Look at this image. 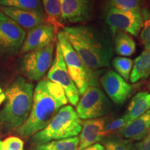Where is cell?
<instances>
[{"instance_id": "cell-16", "label": "cell", "mask_w": 150, "mask_h": 150, "mask_svg": "<svg viewBox=\"0 0 150 150\" xmlns=\"http://www.w3.org/2000/svg\"><path fill=\"white\" fill-rule=\"evenodd\" d=\"M149 132L150 109L118 131L117 136L120 138L140 141L147 138Z\"/></svg>"}, {"instance_id": "cell-31", "label": "cell", "mask_w": 150, "mask_h": 150, "mask_svg": "<svg viewBox=\"0 0 150 150\" xmlns=\"http://www.w3.org/2000/svg\"><path fill=\"white\" fill-rule=\"evenodd\" d=\"M146 87H147L148 91H150V78L149 79V80H148L147 83V86H146Z\"/></svg>"}, {"instance_id": "cell-21", "label": "cell", "mask_w": 150, "mask_h": 150, "mask_svg": "<svg viewBox=\"0 0 150 150\" xmlns=\"http://www.w3.org/2000/svg\"><path fill=\"white\" fill-rule=\"evenodd\" d=\"M79 136L53 140L42 145H35L33 150H79Z\"/></svg>"}, {"instance_id": "cell-19", "label": "cell", "mask_w": 150, "mask_h": 150, "mask_svg": "<svg viewBox=\"0 0 150 150\" xmlns=\"http://www.w3.org/2000/svg\"><path fill=\"white\" fill-rule=\"evenodd\" d=\"M46 22L53 25L56 31L64 27L61 18V10L59 0H40Z\"/></svg>"}, {"instance_id": "cell-7", "label": "cell", "mask_w": 150, "mask_h": 150, "mask_svg": "<svg viewBox=\"0 0 150 150\" xmlns=\"http://www.w3.org/2000/svg\"><path fill=\"white\" fill-rule=\"evenodd\" d=\"M54 44L25 54L22 59L21 70L30 81L41 80L53 63Z\"/></svg>"}, {"instance_id": "cell-9", "label": "cell", "mask_w": 150, "mask_h": 150, "mask_svg": "<svg viewBox=\"0 0 150 150\" xmlns=\"http://www.w3.org/2000/svg\"><path fill=\"white\" fill-rule=\"evenodd\" d=\"M25 38L24 29L0 11V55L16 54L21 50Z\"/></svg>"}, {"instance_id": "cell-11", "label": "cell", "mask_w": 150, "mask_h": 150, "mask_svg": "<svg viewBox=\"0 0 150 150\" xmlns=\"http://www.w3.org/2000/svg\"><path fill=\"white\" fill-rule=\"evenodd\" d=\"M100 83L110 100L122 104L132 93L134 87L113 70H108L100 79Z\"/></svg>"}, {"instance_id": "cell-23", "label": "cell", "mask_w": 150, "mask_h": 150, "mask_svg": "<svg viewBox=\"0 0 150 150\" xmlns=\"http://www.w3.org/2000/svg\"><path fill=\"white\" fill-rule=\"evenodd\" d=\"M102 141L105 150H135L133 140L120 137L110 136Z\"/></svg>"}, {"instance_id": "cell-5", "label": "cell", "mask_w": 150, "mask_h": 150, "mask_svg": "<svg viewBox=\"0 0 150 150\" xmlns=\"http://www.w3.org/2000/svg\"><path fill=\"white\" fill-rule=\"evenodd\" d=\"M57 39L67 70L77 88L79 95H83L86 90L91 86L98 87L100 70H93L86 66L61 31L58 33Z\"/></svg>"}, {"instance_id": "cell-27", "label": "cell", "mask_w": 150, "mask_h": 150, "mask_svg": "<svg viewBox=\"0 0 150 150\" xmlns=\"http://www.w3.org/2000/svg\"><path fill=\"white\" fill-rule=\"evenodd\" d=\"M127 125V122L125 117H120L118 119L114 120L109 122L108 121L106 125H105L103 129V136L104 139L106 137L112 136L114 132H117L125 126Z\"/></svg>"}, {"instance_id": "cell-1", "label": "cell", "mask_w": 150, "mask_h": 150, "mask_svg": "<svg viewBox=\"0 0 150 150\" xmlns=\"http://www.w3.org/2000/svg\"><path fill=\"white\" fill-rule=\"evenodd\" d=\"M68 103L63 89L58 84L43 78L34 88L32 107L29 117L17 132L23 138L32 137L53 119L59 110Z\"/></svg>"}, {"instance_id": "cell-8", "label": "cell", "mask_w": 150, "mask_h": 150, "mask_svg": "<svg viewBox=\"0 0 150 150\" xmlns=\"http://www.w3.org/2000/svg\"><path fill=\"white\" fill-rule=\"evenodd\" d=\"M49 80L59 85L65 92L68 102L76 106L79 100V92L71 78L65 65L59 42L56 43L55 56L47 73Z\"/></svg>"}, {"instance_id": "cell-26", "label": "cell", "mask_w": 150, "mask_h": 150, "mask_svg": "<svg viewBox=\"0 0 150 150\" xmlns=\"http://www.w3.org/2000/svg\"><path fill=\"white\" fill-rule=\"evenodd\" d=\"M142 27L140 30V39L145 50H150V10L142 8Z\"/></svg>"}, {"instance_id": "cell-2", "label": "cell", "mask_w": 150, "mask_h": 150, "mask_svg": "<svg viewBox=\"0 0 150 150\" xmlns=\"http://www.w3.org/2000/svg\"><path fill=\"white\" fill-rule=\"evenodd\" d=\"M61 31L88 68L97 71L109 67L113 50L102 31L88 26L64 27Z\"/></svg>"}, {"instance_id": "cell-30", "label": "cell", "mask_w": 150, "mask_h": 150, "mask_svg": "<svg viewBox=\"0 0 150 150\" xmlns=\"http://www.w3.org/2000/svg\"><path fill=\"white\" fill-rule=\"evenodd\" d=\"M83 150H105L104 146L99 143L94 144V145L90 146V147L86 148Z\"/></svg>"}, {"instance_id": "cell-15", "label": "cell", "mask_w": 150, "mask_h": 150, "mask_svg": "<svg viewBox=\"0 0 150 150\" xmlns=\"http://www.w3.org/2000/svg\"><path fill=\"white\" fill-rule=\"evenodd\" d=\"M0 11L22 29L30 30L46 22V18L38 13L11 7H0Z\"/></svg>"}, {"instance_id": "cell-3", "label": "cell", "mask_w": 150, "mask_h": 150, "mask_svg": "<svg viewBox=\"0 0 150 150\" xmlns=\"http://www.w3.org/2000/svg\"><path fill=\"white\" fill-rule=\"evenodd\" d=\"M34 86L18 76L4 93L5 103L0 110V123L7 131L18 129L25 122L32 107Z\"/></svg>"}, {"instance_id": "cell-18", "label": "cell", "mask_w": 150, "mask_h": 150, "mask_svg": "<svg viewBox=\"0 0 150 150\" xmlns=\"http://www.w3.org/2000/svg\"><path fill=\"white\" fill-rule=\"evenodd\" d=\"M150 76V50H144L135 59L130 75V81L136 83L145 79Z\"/></svg>"}, {"instance_id": "cell-29", "label": "cell", "mask_w": 150, "mask_h": 150, "mask_svg": "<svg viewBox=\"0 0 150 150\" xmlns=\"http://www.w3.org/2000/svg\"><path fill=\"white\" fill-rule=\"evenodd\" d=\"M135 150H150V137L140 140L134 145Z\"/></svg>"}, {"instance_id": "cell-20", "label": "cell", "mask_w": 150, "mask_h": 150, "mask_svg": "<svg viewBox=\"0 0 150 150\" xmlns=\"http://www.w3.org/2000/svg\"><path fill=\"white\" fill-rule=\"evenodd\" d=\"M136 50V42L129 33L117 31L115 37V51L117 55L128 57L132 56Z\"/></svg>"}, {"instance_id": "cell-22", "label": "cell", "mask_w": 150, "mask_h": 150, "mask_svg": "<svg viewBox=\"0 0 150 150\" xmlns=\"http://www.w3.org/2000/svg\"><path fill=\"white\" fill-rule=\"evenodd\" d=\"M0 7L31 11L45 16L40 0H0Z\"/></svg>"}, {"instance_id": "cell-4", "label": "cell", "mask_w": 150, "mask_h": 150, "mask_svg": "<svg viewBox=\"0 0 150 150\" xmlns=\"http://www.w3.org/2000/svg\"><path fill=\"white\" fill-rule=\"evenodd\" d=\"M82 129V121L70 105L63 106L44 129L32 136L33 145L53 140L78 136Z\"/></svg>"}, {"instance_id": "cell-13", "label": "cell", "mask_w": 150, "mask_h": 150, "mask_svg": "<svg viewBox=\"0 0 150 150\" xmlns=\"http://www.w3.org/2000/svg\"><path fill=\"white\" fill-rule=\"evenodd\" d=\"M57 31L53 25L44 22L29 30L22 45L20 53L25 54L40 50L54 42Z\"/></svg>"}, {"instance_id": "cell-33", "label": "cell", "mask_w": 150, "mask_h": 150, "mask_svg": "<svg viewBox=\"0 0 150 150\" xmlns=\"http://www.w3.org/2000/svg\"><path fill=\"white\" fill-rule=\"evenodd\" d=\"M147 137H150V132H149V135H148V136H147Z\"/></svg>"}, {"instance_id": "cell-6", "label": "cell", "mask_w": 150, "mask_h": 150, "mask_svg": "<svg viewBox=\"0 0 150 150\" xmlns=\"http://www.w3.org/2000/svg\"><path fill=\"white\" fill-rule=\"evenodd\" d=\"M112 104L98 87L91 86L84 92L76 105V112L81 120L102 117L111 110Z\"/></svg>"}, {"instance_id": "cell-17", "label": "cell", "mask_w": 150, "mask_h": 150, "mask_svg": "<svg viewBox=\"0 0 150 150\" xmlns=\"http://www.w3.org/2000/svg\"><path fill=\"white\" fill-rule=\"evenodd\" d=\"M150 109V93L140 92L131 99L124 117L127 125Z\"/></svg>"}, {"instance_id": "cell-24", "label": "cell", "mask_w": 150, "mask_h": 150, "mask_svg": "<svg viewBox=\"0 0 150 150\" xmlns=\"http://www.w3.org/2000/svg\"><path fill=\"white\" fill-rule=\"evenodd\" d=\"M112 66L121 77H122L126 81L129 80L130 75L134 66V61L130 58L117 56L112 59Z\"/></svg>"}, {"instance_id": "cell-32", "label": "cell", "mask_w": 150, "mask_h": 150, "mask_svg": "<svg viewBox=\"0 0 150 150\" xmlns=\"http://www.w3.org/2000/svg\"><path fill=\"white\" fill-rule=\"evenodd\" d=\"M0 150H6L2 147V141L0 140Z\"/></svg>"}, {"instance_id": "cell-28", "label": "cell", "mask_w": 150, "mask_h": 150, "mask_svg": "<svg viewBox=\"0 0 150 150\" xmlns=\"http://www.w3.org/2000/svg\"><path fill=\"white\" fill-rule=\"evenodd\" d=\"M2 147L6 150H24V142L16 136H11L2 141Z\"/></svg>"}, {"instance_id": "cell-10", "label": "cell", "mask_w": 150, "mask_h": 150, "mask_svg": "<svg viewBox=\"0 0 150 150\" xmlns=\"http://www.w3.org/2000/svg\"><path fill=\"white\" fill-rule=\"evenodd\" d=\"M104 18L112 29L124 31L134 36H138L141 30V11H120L106 8Z\"/></svg>"}, {"instance_id": "cell-25", "label": "cell", "mask_w": 150, "mask_h": 150, "mask_svg": "<svg viewBox=\"0 0 150 150\" xmlns=\"http://www.w3.org/2000/svg\"><path fill=\"white\" fill-rule=\"evenodd\" d=\"M143 0H107L106 8L120 11H141Z\"/></svg>"}, {"instance_id": "cell-14", "label": "cell", "mask_w": 150, "mask_h": 150, "mask_svg": "<svg viewBox=\"0 0 150 150\" xmlns=\"http://www.w3.org/2000/svg\"><path fill=\"white\" fill-rule=\"evenodd\" d=\"M109 121L108 117L86 120L82 122V129L79 134V150H83L104 139L103 129Z\"/></svg>"}, {"instance_id": "cell-12", "label": "cell", "mask_w": 150, "mask_h": 150, "mask_svg": "<svg viewBox=\"0 0 150 150\" xmlns=\"http://www.w3.org/2000/svg\"><path fill=\"white\" fill-rule=\"evenodd\" d=\"M59 2L63 23H81L93 16V0H59Z\"/></svg>"}]
</instances>
